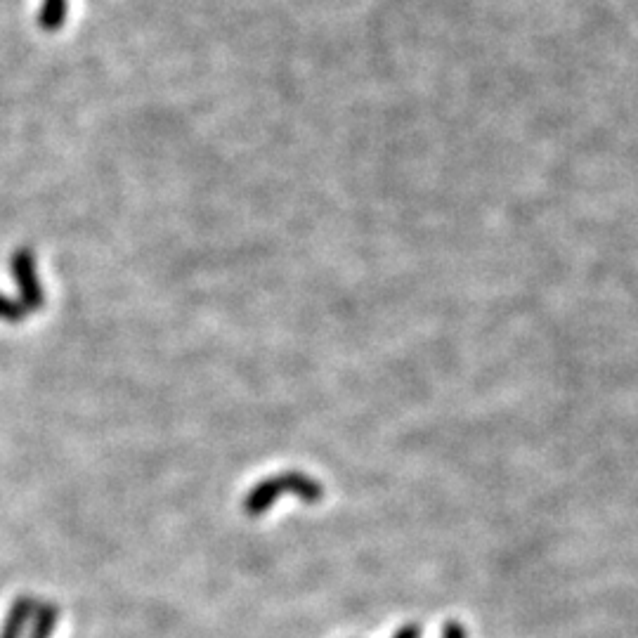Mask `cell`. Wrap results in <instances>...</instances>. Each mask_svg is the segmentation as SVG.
Here are the masks:
<instances>
[{
	"mask_svg": "<svg viewBox=\"0 0 638 638\" xmlns=\"http://www.w3.org/2000/svg\"><path fill=\"white\" fill-rule=\"evenodd\" d=\"M12 268H15V277L19 286H22L24 296H26V308L34 310L43 305V294L41 286H38V279L34 275V263H31V253L29 251H19L15 260H12Z\"/></svg>",
	"mask_w": 638,
	"mask_h": 638,
	"instance_id": "cell-1",
	"label": "cell"
},
{
	"mask_svg": "<svg viewBox=\"0 0 638 638\" xmlns=\"http://www.w3.org/2000/svg\"><path fill=\"white\" fill-rule=\"evenodd\" d=\"M69 17V0H43L38 10V26L48 34H57Z\"/></svg>",
	"mask_w": 638,
	"mask_h": 638,
	"instance_id": "cell-2",
	"label": "cell"
},
{
	"mask_svg": "<svg viewBox=\"0 0 638 638\" xmlns=\"http://www.w3.org/2000/svg\"><path fill=\"white\" fill-rule=\"evenodd\" d=\"M31 610H34V603H31L29 598H22V601L15 605V610H12L8 627L3 631V638H19V631L24 629V622L29 620Z\"/></svg>",
	"mask_w": 638,
	"mask_h": 638,
	"instance_id": "cell-3",
	"label": "cell"
},
{
	"mask_svg": "<svg viewBox=\"0 0 638 638\" xmlns=\"http://www.w3.org/2000/svg\"><path fill=\"white\" fill-rule=\"evenodd\" d=\"M55 622H57V608H55V605H43L41 613L36 615L34 634H31V638H50L52 629H55Z\"/></svg>",
	"mask_w": 638,
	"mask_h": 638,
	"instance_id": "cell-4",
	"label": "cell"
},
{
	"mask_svg": "<svg viewBox=\"0 0 638 638\" xmlns=\"http://www.w3.org/2000/svg\"><path fill=\"white\" fill-rule=\"evenodd\" d=\"M24 312L17 308L15 303L10 301V298H5V296H0V317L3 319H8V322H15V319H19L22 317Z\"/></svg>",
	"mask_w": 638,
	"mask_h": 638,
	"instance_id": "cell-5",
	"label": "cell"
},
{
	"mask_svg": "<svg viewBox=\"0 0 638 638\" xmlns=\"http://www.w3.org/2000/svg\"><path fill=\"white\" fill-rule=\"evenodd\" d=\"M442 638H466V629L459 622H447L442 629Z\"/></svg>",
	"mask_w": 638,
	"mask_h": 638,
	"instance_id": "cell-6",
	"label": "cell"
},
{
	"mask_svg": "<svg viewBox=\"0 0 638 638\" xmlns=\"http://www.w3.org/2000/svg\"><path fill=\"white\" fill-rule=\"evenodd\" d=\"M393 638H421V629L416 624H407V627L397 629V634Z\"/></svg>",
	"mask_w": 638,
	"mask_h": 638,
	"instance_id": "cell-7",
	"label": "cell"
}]
</instances>
